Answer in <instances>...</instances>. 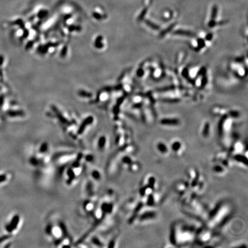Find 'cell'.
Returning <instances> with one entry per match:
<instances>
[{"label": "cell", "instance_id": "6", "mask_svg": "<svg viewBox=\"0 0 248 248\" xmlns=\"http://www.w3.org/2000/svg\"><path fill=\"white\" fill-rule=\"evenodd\" d=\"M175 33L180 34H185V35H189V36H192L193 35V34L192 33L188 32V31H182V30H179L177 31L176 32H175Z\"/></svg>", "mask_w": 248, "mask_h": 248}, {"label": "cell", "instance_id": "3", "mask_svg": "<svg viewBox=\"0 0 248 248\" xmlns=\"http://www.w3.org/2000/svg\"><path fill=\"white\" fill-rule=\"evenodd\" d=\"M157 148L162 154H167L168 151V149L167 145L163 143H158L157 145Z\"/></svg>", "mask_w": 248, "mask_h": 248}, {"label": "cell", "instance_id": "4", "mask_svg": "<svg viewBox=\"0 0 248 248\" xmlns=\"http://www.w3.org/2000/svg\"><path fill=\"white\" fill-rule=\"evenodd\" d=\"M217 12H218V7H217V5H214L213 8L212 14H211V21L210 22L209 24L210 26H212L213 24L214 23V20L216 17Z\"/></svg>", "mask_w": 248, "mask_h": 248}, {"label": "cell", "instance_id": "10", "mask_svg": "<svg viewBox=\"0 0 248 248\" xmlns=\"http://www.w3.org/2000/svg\"><path fill=\"white\" fill-rule=\"evenodd\" d=\"M147 10H148V8H145L143 10V12H141V13L139 17H138V19H143V18L145 16L146 13H147Z\"/></svg>", "mask_w": 248, "mask_h": 248}, {"label": "cell", "instance_id": "11", "mask_svg": "<svg viewBox=\"0 0 248 248\" xmlns=\"http://www.w3.org/2000/svg\"><path fill=\"white\" fill-rule=\"evenodd\" d=\"M6 180V175H0V183L5 181Z\"/></svg>", "mask_w": 248, "mask_h": 248}, {"label": "cell", "instance_id": "1", "mask_svg": "<svg viewBox=\"0 0 248 248\" xmlns=\"http://www.w3.org/2000/svg\"><path fill=\"white\" fill-rule=\"evenodd\" d=\"M19 220H20L19 216H18V215L14 216L13 217L12 219L11 220L10 223L6 225V230L8 231L9 233H11L13 230H14L17 227L18 223H19Z\"/></svg>", "mask_w": 248, "mask_h": 248}, {"label": "cell", "instance_id": "7", "mask_svg": "<svg viewBox=\"0 0 248 248\" xmlns=\"http://www.w3.org/2000/svg\"><path fill=\"white\" fill-rule=\"evenodd\" d=\"M145 22H146V23H147V24L148 25L149 27H152V28L153 29H155V30H158V29L159 28H158V27L157 26V25H156V24H155L152 23V22L150 21L146 20Z\"/></svg>", "mask_w": 248, "mask_h": 248}, {"label": "cell", "instance_id": "2", "mask_svg": "<svg viewBox=\"0 0 248 248\" xmlns=\"http://www.w3.org/2000/svg\"><path fill=\"white\" fill-rule=\"evenodd\" d=\"M171 148L176 154H179L182 148V144L179 141H174L171 144Z\"/></svg>", "mask_w": 248, "mask_h": 248}, {"label": "cell", "instance_id": "5", "mask_svg": "<svg viewBox=\"0 0 248 248\" xmlns=\"http://www.w3.org/2000/svg\"><path fill=\"white\" fill-rule=\"evenodd\" d=\"M161 123L164 124V125H177L179 124V121L176 120H169V119H165L162 120Z\"/></svg>", "mask_w": 248, "mask_h": 248}, {"label": "cell", "instance_id": "8", "mask_svg": "<svg viewBox=\"0 0 248 248\" xmlns=\"http://www.w3.org/2000/svg\"><path fill=\"white\" fill-rule=\"evenodd\" d=\"M209 132V124H206L205 127H204L203 134L205 136H207Z\"/></svg>", "mask_w": 248, "mask_h": 248}, {"label": "cell", "instance_id": "9", "mask_svg": "<svg viewBox=\"0 0 248 248\" xmlns=\"http://www.w3.org/2000/svg\"><path fill=\"white\" fill-rule=\"evenodd\" d=\"M10 237V236L9 235H5V236H2L1 237H0V242H2L4 241L8 240Z\"/></svg>", "mask_w": 248, "mask_h": 248}]
</instances>
